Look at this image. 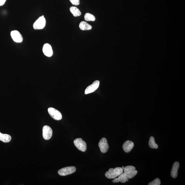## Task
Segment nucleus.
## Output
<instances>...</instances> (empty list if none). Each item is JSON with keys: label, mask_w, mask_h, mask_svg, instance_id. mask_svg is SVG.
Wrapping results in <instances>:
<instances>
[{"label": "nucleus", "mask_w": 185, "mask_h": 185, "mask_svg": "<svg viewBox=\"0 0 185 185\" xmlns=\"http://www.w3.org/2000/svg\"><path fill=\"white\" fill-rule=\"evenodd\" d=\"M123 171L122 168L116 167L115 169L112 168L109 169V171L106 172L105 175L108 179L115 178L123 173Z\"/></svg>", "instance_id": "1"}, {"label": "nucleus", "mask_w": 185, "mask_h": 185, "mask_svg": "<svg viewBox=\"0 0 185 185\" xmlns=\"http://www.w3.org/2000/svg\"><path fill=\"white\" fill-rule=\"evenodd\" d=\"M46 21L44 16H40L33 25V27L36 30H41L45 26Z\"/></svg>", "instance_id": "2"}, {"label": "nucleus", "mask_w": 185, "mask_h": 185, "mask_svg": "<svg viewBox=\"0 0 185 185\" xmlns=\"http://www.w3.org/2000/svg\"><path fill=\"white\" fill-rule=\"evenodd\" d=\"M124 173H126L128 179L133 178L138 173V171L135 170L134 166H128L124 167Z\"/></svg>", "instance_id": "3"}, {"label": "nucleus", "mask_w": 185, "mask_h": 185, "mask_svg": "<svg viewBox=\"0 0 185 185\" xmlns=\"http://www.w3.org/2000/svg\"><path fill=\"white\" fill-rule=\"evenodd\" d=\"M76 170V168L75 167L70 166L62 168L58 170V173L60 175L65 176L74 173Z\"/></svg>", "instance_id": "4"}, {"label": "nucleus", "mask_w": 185, "mask_h": 185, "mask_svg": "<svg viewBox=\"0 0 185 185\" xmlns=\"http://www.w3.org/2000/svg\"><path fill=\"white\" fill-rule=\"evenodd\" d=\"M74 144L76 147L80 151L85 152L87 150V144L81 138L75 139L74 141Z\"/></svg>", "instance_id": "5"}, {"label": "nucleus", "mask_w": 185, "mask_h": 185, "mask_svg": "<svg viewBox=\"0 0 185 185\" xmlns=\"http://www.w3.org/2000/svg\"><path fill=\"white\" fill-rule=\"evenodd\" d=\"M48 111L50 116L54 120H60L61 119L62 116L61 113L57 110L52 107H50L48 108Z\"/></svg>", "instance_id": "6"}, {"label": "nucleus", "mask_w": 185, "mask_h": 185, "mask_svg": "<svg viewBox=\"0 0 185 185\" xmlns=\"http://www.w3.org/2000/svg\"><path fill=\"white\" fill-rule=\"evenodd\" d=\"M53 130L51 128L48 126H44L43 128V136L44 139L49 140L52 136Z\"/></svg>", "instance_id": "7"}, {"label": "nucleus", "mask_w": 185, "mask_h": 185, "mask_svg": "<svg viewBox=\"0 0 185 185\" xmlns=\"http://www.w3.org/2000/svg\"><path fill=\"white\" fill-rule=\"evenodd\" d=\"M98 146L102 153L107 152L109 147L107 139L105 138H103L101 139L99 143Z\"/></svg>", "instance_id": "8"}, {"label": "nucleus", "mask_w": 185, "mask_h": 185, "mask_svg": "<svg viewBox=\"0 0 185 185\" xmlns=\"http://www.w3.org/2000/svg\"><path fill=\"white\" fill-rule=\"evenodd\" d=\"M11 36L13 41L17 43H21L23 41L22 35L18 31L14 30L11 32Z\"/></svg>", "instance_id": "9"}, {"label": "nucleus", "mask_w": 185, "mask_h": 185, "mask_svg": "<svg viewBox=\"0 0 185 185\" xmlns=\"http://www.w3.org/2000/svg\"><path fill=\"white\" fill-rule=\"evenodd\" d=\"M100 82L98 80L95 81L93 83L86 88L85 93V94H87L94 92L99 87Z\"/></svg>", "instance_id": "10"}, {"label": "nucleus", "mask_w": 185, "mask_h": 185, "mask_svg": "<svg viewBox=\"0 0 185 185\" xmlns=\"http://www.w3.org/2000/svg\"><path fill=\"white\" fill-rule=\"evenodd\" d=\"M43 52L46 56L51 57L53 55V51L51 46L48 43H46L44 45Z\"/></svg>", "instance_id": "11"}, {"label": "nucleus", "mask_w": 185, "mask_h": 185, "mask_svg": "<svg viewBox=\"0 0 185 185\" xmlns=\"http://www.w3.org/2000/svg\"><path fill=\"white\" fill-rule=\"evenodd\" d=\"M134 146V143L131 141L128 140L124 143L122 145L123 149L126 153H129Z\"/></svg>", "instance_id": "12"}, {"label": "nucleus", "mask_w": 185, "mask_h": 185, "mask_svg": "<svg viewBox=\"0 0 185 185\" xmlns=\"http://www.w3.org/2000/svg\"><path fill=\"white\" fill-rule=\"evenodd\" d=\"M179 167L178 162H176L173 164L171 171V175L173 178H175L178 174V170Z\"/></svg>", "instance_id": "13"}, {"label": "nucleus", "mask_w": 185, "mask_h": 185, "mask_svg": "<svg viewBox=\"0 0 185 185\" xmlns=\"http://www.w3.org/2000/svg\"><path fill=\"white\" fill-rule=\"evenodd\" d=\"M81 30L83 31L89 30L92 29V27L85 21L81 22L79 25Z\"/></svg>", "instance_id": "14"}, {"label": "nucleus", "mask_w": 185, "mask_h": 185, "mask_svg": "<svg viewBox=\"0 0 185 185\" xmlns=\"http://www.w3.org/2000/svg\"><path fill=\"white\" fill-rule=\"evenodd\" d=\"M12 137L10 135L0 132V141L4 143H8L10 141Z\"/></svg>", "instance_id": "15"}, {"label": "nucleus", "mask_w": 185, "mask_h": 185, "mask_svg": "<svg viewBox=\"0 0 185 185\" xmlns=\"http://www.w3.org/2000/svg\"><path fill=\"white\" fill-rule=\"evenodd\" d=\"M70 11L75 17L81 15V12L78 8L76 7L72 6L70 8Z\"/></svg>", "instance_id": "16"}, {"label": "nucleus", "mask_w": 185, "mask_h": 185, "mask_svg": "<svg viewBox=\"0 0 185 185\" xmlns=\"http://www.w3.org/2000/svg\"><path fill=\"white\" fill-rule=\"evenodd\" d=\"M148 144L150 147L153 149H157L158 147V145L155 143L154 138L153 137H150Z\"/></svg>", "instance_id": "17"}, {"label": "nucleus", "mask_w": 185, "mask_h": 185, "mask_svg": "<svg viewBox=\"0 0 185 185\" xmlns=\"http://www.w3.org/2000/svg\"><path fill=\"white\" fill-rule=\"evenodd\" d=\"M85 21H94L96 20L95 16L91 14L87 13L85 14Z\"/></svg>", "instance_id": "18"}, {"label": "nucleus", "mask_w": 185, "mask_h": 185, "mask_svg": "<svg viewBox=\"0 0 185 185\" xmlns=\"http://www.w3.org/2000/svg\"><path fill=\"white\" fill-rule=\"evenodd\" d=\"M120 182L122 183H125L126 181H128V179L125 173H122L118 177Z\"/></svg>", "instance_id": "19"}, {"label": "nucleus", "mask_w": 185, "mask_h": 185, "mask_svg": "<svg viewBox=\"0 0 185 185\" xmlns=\"http://www.w3.org/2000/svg\"><path fill=\"white\" fill-rule=\"evenodd\" d=\"M160 179L157 178L150 182L148 185H160Z\"/></svg>", "instance_id": "20"}, {"label": "nucleus", "mask_w": 185, "mask_h": 185, "mask_svg": "<svg viewBox=\"0 0 185 185\" xmlns=\"http://www.w3.org/2000/svg\"><path fill=\"white\" fill-rule=\"evenodd\" d=\"M72 4L78 5L80 4V0H69Z\"/></svg>", "instance_id": "21"}, {"label": "nucleus", "mask_w": 185, "mask_h": 185, "mask_svg": "<svg viewBox=\"0 0 185 185\" xmlns=\"http://www.w3.org/2000/svg\"><path fill=\"white\" fill-rule=\"evenodd\" d=\"M6 0H0V6H2L5 4Z\"/></svg>", "instance_id": "22"}, {"label": "nucleus", "mask_w": 185, "mask_h": 185, "mask_svg": "<svg viewBox=\"0 0 185 185\" xmlns=\"http://www.w3.org/2000/svg\"><path fill=\"white\" fill-rule=\"evenodd\" d=\"M112 182L113 183H118L120 182L118 178H115L113 179V180L112 181Z\"/></svg>", "instance_id": "23"}, {"label": "nucleus", "mask_w": 185, "mask_h": 185, "mask_svg": "<svg viewBox=\"0 0 185 185\" xmlns=\"http://www.w3.org/2000/svg\"><path fill=\"white\" fill-rule=\"evenodd\" d=\"M122 168L123 169V170H124V166H123L122 167Z\"/></svg>", "instance_id": "24"}]
</instances>
